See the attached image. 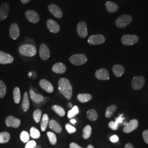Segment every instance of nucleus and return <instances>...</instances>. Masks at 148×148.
<instances>
[{
    "instance_id": "nucleus-37",
    "label": "nucleus",
    "mask_w": 148,
    "mask_h": 148,
    "mask_svg": "<svg viewBox=\"0 0 148 148\" xmlns=\"http://www.w3.org/2000/svg\"><path fill=\"white\" fill-rule=\"evenodd\" d=\"M7 88L5 84L0 80V98H3L6 94Z\"/></svg>"
},
{
    "instance_id": "nucleus-13",
    "label": "nucleus",
    "mask_w": 148,
    "mask_h": 148,
    "mask_svg": "<svg viewBox=\"0 0 148 148\" xmlns=\"http://www.w3.org/2000/svg\"><path fill=\"white\" fill-rule=\"evenodd\" d=\"M10 13V5L8 3H3L0 7V21L5 19Z\"/></svg>"
},
{
    "instance_id": "nucleus-20",
    "label": "nucleus",
    "mask_w": 148,
    "mask_h": 148,
    "mask_svg": "<svg viewBox=\"0 0 148 148\" xmlns=\"http://www.w3.org/2000/svg\"><path fill=\"white\" fill-rule=\"evenodd\" d=\"M52 71L56 74H64L66 70V68L64 64L57 63L54 64L52 66Z\"/></svg>"
},
{
    "instance_id": "nucleus-2",
    "label": "nucleus",
    "mask_w": 148,
    "mask_h": 148,
    "mask_svg": "<svg viewBox=\"0 0 148 148\" xmlns=\"http://www.w3.org/2000/svg\"><path fill=\"white\" fill-rule=\"evenodd\" d=\"M19 52L20 54L28 57H32L36 55V48L30 44H25L23 45L19 48Z\"/></svg>"
},
{
    "instance_id": "nucleus-48",
    "label": "nucleus",
    "mask_w": 148,
    "mask_h": 148,
    "mask_svg": "<svg viewBox=\"0 0 148 148\" xmlns=\"http://www.w3.org/2000/svg\"><path fill=\"white\" fill-rule=\"evenodd\" d=\"M70 122L73 124H75L76 123V120L75 119H71L70 120Z\"/></svg>"
},
{
    "instance_id": "nucleus-50",
    "label": "nucleus",
    "mask_w": 148,
    "mask_h": 148,
    "mask_svg": "<svg viewBox=\"0 0 148 148\" xmlns=\"http://www.w3.org/2000/svg\"><path fill=\"white\" fill-rule=\"evenodd\" d=\"M68 106H69V108H73V106H72V104H71V103H70L68 104Z\"/></svg>"
},
{
    "instance_id": "nucleus-30",
    "label": "nucleus",
    "mask_w": 148,
    "mask_h": 148,
    "mask_svg": "<svg viewBox=\"0 0 148 148\" xmlns=\"http://www.w3.org/2000/svg\"><path fill=\"white\" fill-rule=\"evenodd\" d=\"M21 92L19 88L16 87H15L13 90V99L16 104H19L21 101Z\"/></svg>"
},
{
    "instance_id": "nucleus-40",
    "label": "nucleus",
    "mask_w": 148,
    "mask_h": 148,
    "mask_svg": "<svg viewBox=\"0 0 148 148\" xmlns=\"http://www.w3.org/2000/svg\"><path fill=\"white\" fill-rule=\"evenodd\" d=\"M21 139L24 143H27L29 140V134L26 131H23L21 134Z\"/></svg>"
},
{
    "instance_id": "nucleus-23",
    "label": "nucleus",
    "mask_w": 148,
    "mask_h": 148,
    "mask_svg": "<svg viewBox=\"0 0 148 148\" xmlns=\"http://www.w3.org/2000/svg\"><path fill=\"white\" fill-rule=\"evenodd\" d=\"M30 95L32 101L37 104L42 103L44 100V97L42 95L35 93L33 90H30Z\"/></svg>"
},
{
    "instance_id": "nucleus-26",
    "label": "nucleus",
    "mask_w": 148,
    "mask_h": 148,
    "mask_svg": "<svg viewBox=\"0 0 148 148\" xmlns=\"http://www.w3.org/2000/svg\"><path fill=\"white\" fill-rule=\"evenodd\" d=\"M21 106H22L23 110L25 111V112H26L27 110H28V109H29L30 101H29V97H28V94H27V92L24 93Z\"/></svg>"
},
{
    "instance_id": "nucleus-34",
    "label": "nucleus",
    "mask_w": 148,
    "mask_h": 148,
    "mask_svg": "<svg viewBox=\"0 0 148 148\" xmlns=\"http://www.w3.org/2000/svg\"><path fill=\"white\" fill-rule=\"evenodd\" d=\"M79 113V109L77 106H73L71 110H70L68 112V117L69 119H72L76 115Z\"/></svg>"
},
{
    "instance_id": "nucleus-10",
    "label": "nucleus",
    "mask_w": 148,
    "mask_h": 148,
    "mask_svg": "<svg viewBox=\"0 0 148 148\" xmlns=\"http://www.w3.org/2000/svg\"><path fill=\"white\" fill-rule=\"evenodd\" d=\"M77 32L78 35L81 38H85L88 35L87 24L85 21H80L77 26Z\"/></svg>"
},
{
    "instance_id": "nucleus-4",
    "label": "nucleus",
    "mask_w": 148,
    "mask_h": 148,
    "mask_svg": "<svg viewBox=\"0 0 148 148\" xmlns=\"http://www.w3.org/2000/svg\"><path fill=\"white\" fill-rule=\"evenodd\" d=\"M69 61L75 65L79 66L86 63L87 61L86 56L83 54H76L71 56Z\"/></svg>"
},
{
    "instance_id": "nucleus-44",
    "label": "nucleus",
    "mask_w": 148,
    "mask_h": 148,
    "mask_svg": "<svg viewBox=\"0 0 148 148\" xmlns=\"http://www.w3.org/2000/svg\"><path fill=\"white\" fill-rule=\"evenodd\" d=\"M110 140L112 143H116L119 140V137H118V136H117L116 135H114V136H111L110 138Z\"/></svg>"
},
{
    "instance_id": "nucleus-38",
    "label": "nucleus",
    "mask_w": 148,
    "mask_h": 148,
    "mask_svg": "<svg viewBox=\"0 0 148 148\" xmlns=\"http://www.w3.org/2000/svg\"><path fill=\"white\" fill-rule=\"evenodd\" d=\"M47 135L51 144L52 145H55L57 143V137L56 134L52 132H48Z\"/></svg>"
},
{
    "instance_id": "nucleus-9",
    "label": "nucleus",
    "mask_w": 148,
    "mask_h": 148,
    "mask_svg": "<svg viewBox=\"0 0 148 148\" xmlns=\"http://www.w3.org/2000/svg\"><path fill=\"white\" fill-rule=\"evenodd\" d=\"M25 16L28 21L33 24H36L40 21V16L35 11L28 10L25 12Z\"/></svg>"
},
{
    "instance_id": "nucleus-7",
    "label": "nucleus",
    "mask_w": 148,
    "mask_h": 148,
    "mask_svg": "<svg viewBox=\"0 0 148 148\" xmlns=\"http://www.w3.org/2000/svg\"><path fill=\"white\" fill-rule=\"evenodd\" d=\"M106 41V38L101 35H94L88 39V42L91 45H101Z\"/></svg>"
},
{
    "instance_id": "nucleus-3",
    "label": "nucleus",
    "mask_w": 148,
    "mask_h": 148,
    "mask_svg": "<svg viewBox=\"0 0 148 148\" xmlns=\"http://www.w3.org/2000/svg\"><path fill=\"white\" fill-rule=\"evenodd\" d=\"M132 21V17L128 14L120 16L115 21L116 26L119 28H124L128 26Z\"/></svg>"
},
{
    "instance_id": "nucleus-42",
    "label": "nucleus",
    "mask_w": 148,
    "mask_h": 148,
    "mask_svg": "<svg viewBox=\"0 0 148 148\" xmlns=\"http://www.w3.org/2000/svg\"><path fill=\"white\" fill-rule=\"evenodd\" d=\"M36 145V143L34 140H30L27 142L25 148H34Z\"/></svg>"
},
{
    "instance_id": "nucleus-15",
    "label": "nucleus",
    "mask_w": 148,
    "mask_h": 148,
    "mask_svg": "<svg viewBox=\"0 0 148 148\" xmlns=\"http://www.w3.org/2000/svg\"><path fill=\"white\" fill-rule=\"evenodd\" d=\"M10 37L16 40L20 35V29L19 26L16 23H13L10 28Z\"/></svg>"
},
{
    "instance_id": "nucleus-22",
    "label": "nucleus",
    "mask_w": 148,
    "mask_h": 148,
    "mask_svg": "<svg viewBox=\"0 0 148 148\" xmlns=\"http://www.w3.org/2000/svg\"><path fill=\"white\" fill-rule=\"evenodd\" d=\"M106 10L109 13H115L119 10V6L116 3L111 1H107L105 4Z\"/></svg>"
},
{
    "instance_id": "nucleus-14",
    "label": "nucleus",
    "mask_w": 148,
    "mask_h": 148,
    "mask_svg": "<svg viewBox=\"0 0 148 148\" xmlns=\"http://www.w3.org/2000/svg\"><path fill=\"white\" fill-rule=\"evenodd\" d=\"M47 27L49 31L53 33L57 34L60 31V26L56 21L52 19H48L47 21Z\"/></svg>"
},
{
    "instance_id": "nucleus-16",
    "label": "nucleus",
    "mask_w": 148,
    "mask_h": 148,
    "mask_svg": "<svg viewBox=\"0 0 148 148\" xmlns=\"http://www.w3.org/2000/svg\"><path fill=\"white\" fill-rule=\"evenodd\" d=\"M13 61L14 58L10 54L0 51V64H11Z\"/></svg>"
},
{
    "instance_id": "nucleus-25",
    "label": "nucleus",
    "mask_w": 148,
    "mask_h": 148,
    "mask_svg": "<svg viewBox=\"0 0 148 148\" xmlns=\"http://www.w3.org/2000/svg\"><path fill=\"white\" fill-rule=\"evenodd\" d=\"M49 127L55 131L56 132L60 133L62 132V127L57 122L54 120H52L48 123Z\"/></svg>"
},
{
    "instance_id": "nucleus-8",
    "label": "nucleus",
    "mask_w": 148,
    "mask_h": 148,
    "mask_svg": "<svg viewBox=\"0 0 148 148\" xmlns=\"http://www.w3.org/2000/svg\"><path fill=\"white\" fill-rule=\"evenodd\" d=\"M39 54L40 58L43 60H47L49 58L50 51L49 48L45 43L41 44L39 49Z\"/></svg>"
},
{
    "instance_id": "nucleus-27",
    "label": "nucleus",
    "mask_w": 148,
    "mask_h": 148,
    "mask_svg": "<svg viewBox=\"0 0 148 148\" xmlns=\"http://www.w3.org/2000/svg\"><path fill=\"white\" fill-rule=\"evenodd\" d=\"M87 117L91 121H95L98 117L97 112L94 109H90L87 112Z\"/></svg>"
},
{
    "instance_id": "nucleus-6",
    "label": "nucleus",
    "mask_w": 148,
    "mask_h": 148,
    "mask_svg": "<svg viewBox=\"0 0 148 148\" xmlns=\"http://www.w3.org/2000/svg\"><path fill=\"white\" fill-rule=\"evenodd\" d=\"M145 84V79L142 76H137L133 77L132 81V87L134 90H140Z\"/></svg>"
},
{
    "instance_id": "nucleus-45",
    "label": "nucleus",
    "mask_w": 148,
    "mask_h": 148,
    "mask_svg": "<svg viewBox=\"0 0 148 148\" xmlns=\"http://www.w3.org/2000/svg\"><path fill=\"white\" fill-rule=\"evenodd\" d=\"M70 148H83L81 147L76 143H71L70 144Z\"/></svg>"
},
{
    "instance_id": "nucleus-39",
    "label": "nucleus",
    "mask_w": 148,
    "mask_h": 148,
    "mask_svg": "<svg viewBox=\"0 0 148 148\" xmlns=\"http://www.w3.org/2000/svg\"><path fill=\"white\" fill-rule=\"evenodd\" d=\"M30 136L32 138L38 139L40 137V133L35 127H32L30 129Z\"/></svg>"
},
{
    "instance_id": "nucleus-47",
    "label": "nucleus",
    "mask_w": 148,
    "mask_h": 148,
    "mask_svg": "<svg viewBox=\"0 0 148 148\" xmlns=\"http://www.w3.org/2000/svg\"><path fill=\"white\" fill-rule=\"evenodd\" d=\"M31 0H21V3L23 4H27Z\"/></svg>"
},
{
    "instance_id": "nucleus-49",
    "label": "nucleus",
    "mask_w": 148,
    "mask_h": 148,
    "mask_svg": "<svg viewBox=\"0 0 148 148\" xmlns=\"http://www.w3.org/2000/svg\"><path fill=\"white\" fill-rule=\"evenodd\" d=\"M87 148H94V147H93L92 145H89L87 147Z\"/></svg>"
},
{
    "instance_id": "nucleus-19",
    "label": "nucleus",
    "mask_w": 148,
    "mask_h": 148,
    "mask_svg": "<svg viewBox=\"0 0 148 148\" xmlns=\"http://www.w3.org/2000/svg\"><path fill=\"white\" fill-rule=\"evenodd\" d=\"M40 86L48 93H52L54 90L53 86L48 81L45 79H42L39 82Z\"/></svg>"
},
{
    "instance_id": "nucleus-31",
    "label": "nucleus",
    "mask_w": 148,
    "mask_h": 148,
    "mask_svg": "<svg viewBox=\"0 0 148 148\" xmlns=\"http://www.w3.org/2000/svg\"><path fill=\"white\" fill-rule=\"evenodd\" d=\"M117 106L115 105L109 106L107 108L106 112V116L107 118H110L114 114V113L116 111Z\"/></svg>"
},
{
    "instance_id": "nucleus-46",
    "label": "nucleus",
    "mask_w": 148,
    "mask_h": 148,
    "mask_svg": "<svg viewBox=\"0 0 148 148\" xmlns=\"http://www.w3.org/2000/svg\"><path fill=\"white\" fill-rule=\"evenodd\" d=\"M125 148H134L133 147L131 143H127V144L125 145Z\"/></svg>"
},
{
    "instance_id": "nucleus-33",
    "label": "nucleus",
    "mask_w": 148,
    "mask_h": 148,
    "mask_svg": "<svg viewBox=\"0 0 148 148\" xmlns=\"http://www.w3.org/2000/svg\"><path fill=\"white\" fill-rule=\"evenodd\" d=\"M10 139V134L7 132L0 133V143H7Z\"/></svg>"
},
{
    "instance_id": "nucleus-28",
    "label": "nucleus",
    "mask_w": 148,
    "mask_h": 148,
    "mask_svg": "<svg viewBox=\"0 0 148 148\" xmlns=\"http://www.w3.org/2000/svg\"><path fill=\"white\" fill-rule=\"evenodd\" d=\"M77 99L81 103H86L90 101L92 98L90 94H79L77 97Z\"/></svg>"
},
{
    "instance_id": "nucleus-1",
    "label": "nucleus",
    "mask_w": 148,
    "mask_h": 148,
    "mask_svg": "<svg viewBox=\"0 0 148 148\" xmlns=\"http://www.w3.org/2000/svg\"><path fill=\"white\" fill-rule=\"evenodd\" d=\"M58 89L60 92L68 100H70L73 95V87L69 79L62 78L58 82Z\"/></svg>"
},
{
    "instance_id": "nucleus-36",
    "label": "nucleus",
    "mask_w": 148,
    "mask_h": 148,
    "mask_svg": "<svg viewBox=\"0 0 148 148\" xmlns=\"http://www.w3.org/2000/svg\"><path fill=\"white\" fill-rule=\"evenodd\" d=\"M42 116V111L40 109L35 110L33 113V117L36 123H38L41 120V118Z\"/></svg>"
},
{
    "instance_id": "nucleus-24",
    "label": "nucleus",
    "mask_w": 148,
    "mask_h": 148,
    "mask_svg": "<svg viewBox=\"0 0 148 148\" xmlns=\"http://www.w3.org/2000/svg\"><path fill=\"white\" fill-rule=\"evenodd\" d=\"M123 119L124 118L123 117V115L122 114L120 116L116 119L115 122H110L109 123V127H110L112 130L116 131L118 128L119 125L122 122Z\"/></svg>"
},
{
    "instance_id": "nucleus-41",
    "label": "nucleus",
    "mask_w": 148,
    "mask_h": 148,
    "mask_svg": "<svg viewBox=\"0 0 148 148\" xmlns=\"http://www.w3.org/2000/svg\"><path fill=\"white\" fill-rule=\"evenodd\" d=\"M65 128H66V131H67L70 134H71V133L75 132L76 131V128H75L74 126H73L72 125H70L69 123H67V124L65 125Z\"/></svg>"
},
{
    "instance_id": "nucleus-12",
    "label": "nucleus",
    "mask_w": 148,
    "mask_h": 148,
    "mask_svg": "<svg viewBox=\"0 0 148 148\" xmlns=\"http://www.w3.org/2000/svg\"><path fill=\"white\" fill-rule=\"evenodd\" d=\"M5 123L8 127L18 128L20 126L21 121L18 118H16L13 116H10L6 118Z\"/></svg>"
},
{
    "instance_id": "nucleus-21",
    "label": "nucleus",
    "mask_w": 148,
    "mask_h": 148,
    "mask_svg": "<svg viewBox=\"0 0 148 148\" xmlns=\"http://www.w3.org/2000/svg\"><path fill=\"white\" fill-rule=\"evenodd\" d=\"M112 71L114 75L117 77H119L123 75L125 73V68L123 66L119 64L115 65L112 68Z\"/></svg>"
},
{
    "instance_id": "nucleus-35",
    "label": "nucleus",
    "mask_w": 148,
    "mask_h": 148,
    "mask_svg": "<svg viewBox=\"0 0 148 148\" xmlns=\"http://www.w3.org/2000/svg\"><path fill=\"white\" fill-rule=\"evenodd\" d=\"M92 133V128L90 125H87L84 128L83 131V137L84 139H87L90 137Z\"/></svg>"
},
{
    "instance_id": "nucleus-5",
    "label": "nucleus",
    "mask_w": 148,
    "mask_h": 148,
    "mask_svg": "<svg viewBox=\"0 0 148 148\" xmlns=\"http://www.w3.org/2000/svg\"><path fill=\"white\" fill-rule=\"evenodd\" d=\"M139 41L137 36L134 35H125L121 38V42L125 46H131Z\"/></svg>"
},
{
    "instance_id": "nucleus-11",
    "label": "nucleus",
    "mask_w": 148,
    "mask_h": 148,
    "mask_svg": "<svg viewBox=\"0 0 148 148\" xmlns=\"http://www.w3.org/2000/svg\"><path fill=\"white\" fill-rule=\"evenodd\" d=\"M48 9L50 13L57 18H62L63 17V12L58 6L55 4H51L48 5Z\"/></svg>"
},
{
    "instance_id": "nucleus-43",
    "label": "nucleus",
    "mask_w": 148,
    "mask_h": 148,
    "mask_svg": "<svg viewBox=\"0 0 148 148\" xmlns=\"http://www.w3.org/2000/svg\"><path fill=\"white\" fill-rule=\"evenodd\" d=\"M143 137L145 143L148 144V130H146L143 132Z\"/></svg>"
},
{
    "instance_id": "nucleus-17",
    "label": "nucleus",
    "mask_w": 148,
    "mask_h": 148,
    "mask_svg": "<svg viewBox=\"0 0 148 148\" xmlns=\"http://www.w3.org/2000/svg\"><path fill=\"white\" fill-rule=\"evenodd\" d=\"M138 126V121L136 119H133L129 122L123 128V132L126 133L131 132L135 130Z\"/></svg>"
},
{
    "instance_id": "nucleus-29",
    "label": "nucleus",
    "mask_w": 148,
    "mask_h": 148,
    "mask_svg": "<svg viewBox=\"0 0 148 148\" xmlns=\"http://www.w3.org/2000/svg\"><path fill=\"white\" fill-rule=\"evenodd\" d=\"M52 109L56 114H57L59 116H64V115L65 114V112L64 109L60 106L54 105L52 106Z\"/></svg>"
},
{
    "instance_id": "nucleus-32",
    "label": "nucleus",
    "mask_w": 148,
    "mask_h": 148,
    "mask_svg": "<svg viewBox=\"0 0 148 148\" xmlns=\"http://www.w3.org/2000/svg\"><path fill=\"white\" fill-rule=\"evenodd\" d=\"M48 123H49V117L48 116L47 114H45L43 115L42 121L41 123V128L42 131H45Z\"/></svg>"
},
{
    "instance_id": "nucleus-18",
    "label": "nucleus",
    "mask_w": 148,
    "mask_h": 148,
    "mask_svg": "<svg viewBox=\"0 0 148 148\" xmlns=\"http://www.w3.org/2000/svg\"><path fill=\"white\" fill-rule=\"evenodd\" d=\"M95 75L96 78L100 80H108L110 79L109 72L106 69L97 70L95 72Z\"/></svg>"
}]
</instances>
